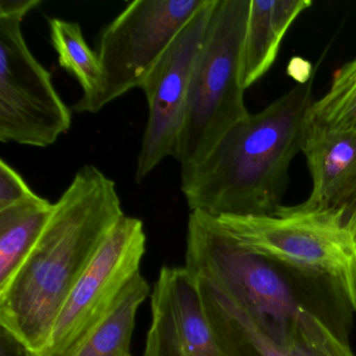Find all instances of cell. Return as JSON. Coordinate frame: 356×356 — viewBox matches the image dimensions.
Masks as SVG:
<instances>
[{"label": "cell", "instance_id": "obj_21", "mask_svg": "<svg viewBox=\"0 0 356 356\" xmlns=\"http://www.w3.org/2000/svg\"><path fill=\"white\" fill-rule=\"evenodd\" d=\"M347 227L356 238V206L352 211L351 216L348 218Z\"/></svg>", "mask_w": 356, "mask_h": 356}, {"label": "cell", "instance_id": "obj_17", "mask_svg": "<svg viewBox=\"0 0 356 356\" xmlns=\"http://www.w3.org/2000/svg\"><path fill=\"white\" fill-rule=\"evenodd\" d=\"M309 122L356 133V58L333 72L330 87L308 112Z\"/></svg>", "mask_w": 356, "mask_h": 356}, {"label": "cell", "instance_id": "obj_11", "mask_svg": "<svg viewBox=\"0 0 356 356\" xmlns=\"http://www.w3.org/2000/svg\"><path fill=\"white\" fill-rule=\"evenodd\" d=\"M301 152L306 159L312 191L297 204L306 210L343 214L346 226L356 206V133L306 124Z\"/></svg>", "mask_w": 356, "mask_h": 356}, {"label": "cell", "instance_id": "obj_10", "mask_svg": "<svg viewBox=\"0 0 356 356\" xmlns=\"http://www.w3.org/2000/svg\"><path fill=\"white\" fill-rule=\"evenodd\" d=\"M152 323L143 356H222L185 266H163L151 293Z\"/></svg>", "mask_w": 356, "mask_h": 356}, {"label": "cell", "instance_id": "obj_3", "mask_svg": "<svg viewBox=\"0 0 356 356\" xmlns=\"http://www.w3.org/2000/svg\"><path fill=\"white\" fill-rule=\"evenodd\" d=\"M314 76L233 127L208 157L182 165L181 191L191 211L268 216L282 206L289 168L301 152Z\"/></svg>", "mask_w": 356, "mask_h": 356}, {"label": "cell", "instance_id": "obj_7", "mask_svg": "<svg viewBox=\"0 0 356 356\" xmlns=\"http://www.w3.org/2000/svg\"><path fill=\"white\" fill-rule=\"evenodd\" d=\"M207 0H135L104 28L97 43L101 93L89 113L140 88L181 31Z\"/></svg>", "mask_w": 356, "mask_h": 356}, {"label": "cell", "instance_id": "obj_15", "mask_svg": "<svg viewBox=\"0 0 356 356\" xmlns=\"http://www.w3.org/2000/svg\"><path fill=\"white\" fill-rule=\"evenodd\" d=\"M149 293V283L138 273L127 285L111 312L68 356H133L131 341L137 312Z\"/></svg>", "mask_w": 356, "mask_h": 356}, {"label": "cell", "instance_id": "obj_18", "mask_svg": "<svg viewBox=\"0 0 356 356\" xmlns=\"http://www.w3.org/2000/svg\"><path fill=\"white\" fill-rule=\"evenodd\" d=\"M35 195L22 175L5 159L0 160V210Z\"/></svg>", "mask_w": 356, "mask_h": 356}, {"label": "cell", "instance_id": "obj_5", "mask_svg": "<svg viewBox=\"0 0 356 356\" xmlns=\"http://www.w3.org/2000/svg\"><path fill=\"white\" fill-rule=\"evenodd\" d=\"M218 218L248 249L337 282L356 314V238L343 214L282 205L268 216Z\"/></svg>", "mask_w": 356, "mask_h": 356}, {"label": "cell", "instance_id": "obj_6", "mask_svg": "<svg viewBox=\"0 0 356 356\" xmlns=\"http://www.w3.org/2000/svg\"><path fill=\"white\" fill-rule=\"evenodd\" d=\"M40 0L0 1V141L54 145L72 126V111L51 74L35 58L22 34L26 16Z\"/></svg>", "mask_w": 356, "mask_h": 356}, {"label": "cell", "instance_id": "obj_9", "mask_svg": "<svg viewBox=\"0 0 356 356\" xmlns=\"http://www.w3.org/2000/svg\"><path fill=\"white\" fill-rule=\"evenodd\" d=\"M216 5V0L206 1L141 85L149 116L137 159V183L143 182L165 158L174 157L193 70Z\"/></svg>", "mask_w": 356, "mask_h": 356}, {"label": "cell", "instance_id": "obj_13", "mask_svg": "<svg viewBox=\"0 0 356 356\" xmlns=\"http://www.w3.org/2000/svg\"><path fill=\"white\" fill-rule=\"evenodd\" d=\"M310 0H251L241 60V82L248 89L274 65L285 35Z\"/></svg>", "mask_w": 356, "mask_h": 356}, {"label": "cell", "instance_id": "obj_2", "mask_svg": "<svg viewBox=\"0 0 356 356\" xmlns=\"http://www.w3.org/2000/svg\"><path fill=\"white\" fill-rule=\"evenodd\" d=\"M124 216L115 182L97 166H82L54 203L34 249L0 289V326L41 353L70 291Z\"/></svg>", "mask_w": 356, "mask_h": 356}, {"label": "cell", "instance_id": "obj_8", "mask_svg": "<svg viewBox=\"0 0 356 356\" xmlns=\"http://www.w3.org/2000/svg\"><path fill=\"white\" fill-rule=\"evenodd\" d=\"M147 251L143 222L124 214L62 306L44 349L36 356H68L115 306L127 285L140 273Z\"/></svg>", "mask_w": 356, "mask_h": 356}, {"label": "cell", "instance_id": "obj_16", "mask_svg": "<svg viewBox=\"0 0 356 356\" xmlns=\"http://www.w3.org/2000/svg\"><path fill=\"white\" fill-rule=\"evenodd\" d=\"M49 24L58 63L74 76L82 87V97L72 109L78 113H89L103 87V72L97 51L87 44L78 22L51 18Z\"/></svg>", "mask_w": 356, "mask_h": 356}, {"label": "cell", "instance_id": "obj_4", "mask_svg": "<svg viewBox=\"0 0 356 356\" xmlns=\"http://www.w3.org/2000/svg\"><path fill=\"white\" fill-rule=\"evenodd\" d=\"M251 0H216L191 79L174 157L181 165L203 161L250 115L241 60Z\"/></svg>", "mask_w": 356, "mask_h": 356}, {"label": "cell", "instance_id": "obj_20", "mask_svg": "<svg viewBox=\"0 0 356 356\" xmlns=\"http://www.w3.org/2000/svg\"><path fill=\"white\" fill-rule=\"evenodd\" d=\"M287 74L298 84H304L316 76V70H314V66L309 62L302 58L295 57L287 66Z\"/></svg>", "mask_w": 356, "mask_h": 356}, {"label": "cell", "instance_id": "obj_12", "mask_svg": "<svg viewBox=\"0 0 356 356\" xmlns=\"http://www.w3.org/2000/svg\"><path fill=\"white\" fill-rule=\"evenodd\" d=\"M197 291L222 356H314L279 341L220 293L201 286Z\"/></svg>", "mask_w": 356, "mask_h": 356}, {"label": "cell", "instance_id": "obj_1", "mask_svg": "<svg viewBox=\"0 0 356 356\" xmlns=\"http://www.w3.org/2000/svg\"><path fill=\"white\" fill-rule=\"evenodd\" d=\"M185 268L197 286L251 314L273 337L314 356H356L354 312L331 279L248 249L218 216L191 211Z\"/></svg>", "mask_w": 356, "mask_h": 356}, {"label": "cell", "instance_id": "obj_19", "mask_svg": "<svg viewBox=\"0 0 356 356\" xmlns=\"http://www.w3.org/2000/svg\"><path fill=\"white\" fill-rule=\"evenodd\" d=\"M0 356H34V352L15 333L0 326Z\"/></svg>", "mask_w": 356, "mask_h": 356}, {"label": "cell", "instance_id": "obj_14", "mask_svg": "<svg viewBox=\"0 0 356 356\" xmlns=\"http://www.w3.org/2000/svg\"><path fill=\"white\" fill-rule=\"evenodd\" d=\"M54 203L33 197L0 210V289L19 270L38 241Z\"/></svg>", "mask_w": 356, "mask_h": 356}]
</instances>
